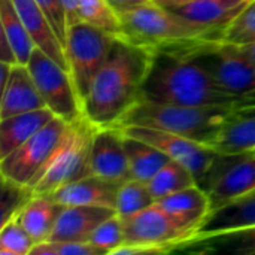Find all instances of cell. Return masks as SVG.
<instances>
[{
	"label": "cell",
	"instance_id": "29",
	"mask_svg": "<svg viewBox=\"0 0 255 255\" xmlns=\"http://www.w3.org/2000/svg\"><path fill=\"white\" fill-rule=\"evenodd\" d=\"M155 203L148 185L137 179H128L120 185L115 211L120 217L133 215Z\"/></svg>",
	"mask_w": 255,
	"mask_h": 255
},
{
	"label": "cell",
	"instance_id": "16",
	"mask_svg": "<svg viewBox=\"0 0 255 255\" xmlns=\"http://www.w3.org/2000/svg\"><path fill=\"white\" fill-rule=\"evenodd\" d=\"M48 108L40 96L27 64H13L6 85L1 88L0 120Z\"/></svg>",
	"mask_w": 255,
	"mask_h": 255
},
{
	"label": "cell",
	"instance_id": "7",
	"mask_svg": "<svg viewBox=\"0 0 255 255\" xmlns=\"http://www.w3.org/2000/svg\"><path fill=\"white\" fill-rule=\"evenodd\" d=\"M120 36L103 28L79 21L67 28L66 55L81 106L84 105L91 84L108 60Z\"/></svg>",
	"mask_w": 255,
	"mask_h": 255
},
{
	"label": "cell",
	"instance_id": "30",
	"mask_svg": "<svg viewBox=\"0 0 255 255\" xmlns=\"http://www.w3.org/2000/svg\"><path fill=\"white\" fill-rule=\"evenodd\" d=\"M221 39L236 45L255 43V0H251L224 27Z\"/></svg>",
	"mask_w": 255,
	"mask_h": 255
},
{
	"label": "cell",
	"instance_id": "19",
	"mask_svg": "<svg viewBox=\"0 0 255 255\" xmlns=\"http://www.w3.org/2000/svg\"><path fill=\"white\" fill-rule=\"evenodd\" d=\"M155 203L163 211H166L181 227L193 232L194 236L203 218L211 212L209 196L197 184L175 194L166 196Z\"/></svg>",
	"mask_w": 255,
	"mask_h": 255
},
{
	"label": "cell",
	"instance_id": "40",
	"mask_svg": "<svg viewBox=\"0 0 255 255\" xmlns=\"http://www.w3.org/2000/svg\"><path fill=\"white\" fill-rule=\"evenodd\" d=\"M152 1H155V3H158L167 9H178V7H181V6H184L193 0H152Z\"/></svg>",
	"mask_w": 255,
	"mask_h": 255
},
{
	"label": "cell",
	"instance_id": "3",
	"mask_svg": "<svg viewBox=\"0 0 255 255\" xmlns=\"http://www.w3.org/2000/svg\"><path fill=\"white\" fill-rule=\"evenodd\" d=\"M255 109V100L235 105H172L139 100L123 118V126H145L176 133L199 143L209 145L236 118Z\"/></svg>",
	"mask_w": 255,
	"mask_h": 255
},
{
	"label": "cell",
	"instance_id": "26",
	"mask_svg": "<svg viewBox=\"0 0 255 255\" xmlns=\"http://www.w3.org/2000/svg\"><path fill=\"white\" fill-rule=\"evenodd\" d=\"M211 146L223 154L255 151V109L232 121Z\"/></svg>",
	"mask_w": 255,
	"mask_h": 255
},
{
	"label": "cell",
	"instance_id": "18",
	"mask_svg": "<svg viewBox=\"0 0 255 255\" xmlns=\"http://www.w3.org/2000/svg\"><path fill=\"white\" fill-rule=\"evenodd\" d=\"M173 253L197 255H255V226L194 238L179 244Z\"/></svg>",
	"mask_w": 255,
	"mask_h": 255
},
{
	"label": "cell",
	"instance_id": "37",
	"mask_svg": "<svg viewBox=\"0 0 255 255\" xmlns=\"http://www.w3.org/2000/svg\"><path fill=\"white\" fill-rule=\"evenodd\" d=\"M64 10H66V19H67V28L76 22L81 21L79 16V0H61Z\"/></svg>",
	"mask_w": 255,
	"mask_h": 255
},
{
	"label": "cell",
	"instance_id": "15",
	"mask_svg": "<svg viewBox=\"0 0 255 255\" xmlns=\"http://www.w3.org/2000/svg\"><path fill=\"white\" fill-rule=\"evenodd\" d=\"M114 215H117V211L111 208L63 206L48 241L88 242L91 233Z\"/></svg>",
	"mask_w": 255,
	"mask_h": 255
},
{
	"label": "cell",
	"instance_id": "13",
	"mask_svg": "<svg viewBox=\"0 0 255 255\" xmlns=\"http://www.w3.org/2000/svg\"><path fill=\"white\" fill-rule=\"evenodd\" d=\"M90 175L118 184L131 179L123 133L118 127L96 128L91 143Z\"/></svg>",
	"mask_w": 255,
	"mask_h": 255
},
{
	"label": "cell",
	"instance_id": "33",
	"mask_svg": "<svg viewBox=\"0 0 255 255\" xmlns=\"http://www.w3.org/2000/svg\"><path fill=\"white\" fill-rule=\"evenodd\" d=\"M126 241L124 238V226L121 217L117 214L111 217L109 220L103 221L90 236L88 242L97 248H100L105 255H109V253L120 245H123Z\"/></svg>",
	"mask_w": 255,
	"mask_h": 255
},
{
	"label": "cell",
	"instance_id": "39",
	"mask_svg": "<svg viewBox=\"0 0 255 255\" xmlns=\"http://www.w3.org/2000/svg\"><path fill=\"white\" fill-rule=\"evenodd\" d=\"M148 0H109V3L117 9L118 13L124 12V10H128L134 6H139L142 3H145Z\"/></svg>",
	"mask_w": 255,
	"mask_h": 255
},
{
	"label": "cell",
	"instance_id": "10",
	"mask_svg": "<svg viewBox=\"0 0 255 255\" xmlns=\"http://www.w3.org/2000/svg\"><path fill=\"white\" fill-rule=\"evenodd\" d=\"M27 67L46 106L55 117L67 123H75L84 117L69 70L37 46L30 57Z\"/></svg>",
	"mask_w": 255,
	"mask_h": 255
},
{
	"label": "cell",
	"instance_id": "11",
	"mask_svg": "<svg viewBox=\"0 0 255 255\" xmlns=\"http://www.w3.org/2000/svg\"><path fill=\"white\" fill-rule=\"evenodd\" d=\"M118 128L127 136H133L151 143L152 146L164 152L170 160L187 166L196 176L197 182L205 176L218 155V151L212 146L199 143L172 131L145 126H123Z\"/></svg>",
	"mask_w": 255,
	"mask_h": 255
},
{
	"label": "cell",
	"instance_id": "28",
	"mask_svg": "<svg viewBox=\"0 0 255 255\" xmlns=\"http://www.w3.org/2000/svg\"><path fill=\"white\" fill-rule=\"evenodd\" d=\"M79 16L91 25L123 37V22L109 0H79Z\"/></svg>",
	"mask_w": 255,
	"mask_h": 255
},
{
	"label": "cell",
	"instance_id": "41",
	"mask_svg": "<svg viewBox=\"0 0 255 255\" xmlns=\"http://www.w3.org/2000/svg\"><path fill=\"white\" fill-rule=\"evenodd\" d=\"M244 48V51L247 52V55L250 57L251 63L254 64L255 67V43H250V45H241Z\"/></svg>",
	"mask_w": 255,
	"mask_h": 255
},
{
	"label": "cell",
	"instance_id": "31",
	"mask_svg": "<svg viewBox=\"0 0 255 255\" xmlns=\"http://www.w3.org/2000/svg\"><path fill=\"white\" fill-rule=\"evenodd\" d=\"M34 242L18 218H12L0 230V255H30Z\"/></svg>",
	"mask_w": 255,
	"mask_h": 255
},
{
	"label": "cell",
	"instance_id": "9",
	"mask_svg": "<svg viewBox=\"0 0 255 255\" xmlns=\"http://www.w3.org/2000/svg\"><path fill=\"white\" fill-rule=\"evenodd\" d=\"M209 196L211 211L255 190V151L218 152L209 170L197 182Z\"/></svg>",
	"mask_w": 255,
	"mask_h": 255
},
{
	"label": "cell",
	"instance_id": "21",
	"mask_svg": "<svg viewBox=\"0 0 255 255\" xmlns=\"http://www.w3.org/2000/svg\"><path fill=\"white\" fill-rule=\"evenodd\" d=\"M251 0H193L172 10L223 36L224 27Z\"/></svg>",
	"mask_w": 255,
	"mask_h": 255
},
{
	"label": "cell",
	"instance_id": "20",
	"mask_svg": "<svg viewBox=\"0 0 255 255\" xmlns=\"http://www.w3.org/2000/svg\"><path fill=\"white\" fill-rule=\"evenodd\" d=\"M255 226V190L241 196L224 206L211 211L199 226L194 238L247 229ZM193 238V239H194Z\"/></svg>",
	"mask_w": 255,
	"mask_h": 255
},
{
	"label": "cell",
	"instance_id": "4",
	"mask_svg": "<svg viewBox=\"0 0 255 255\" xmlns=\"http://www.w3.org/2000/svg\"><path fill=\"white\" fill-rule=\"evenodd\" d=\"M120 18L123 37L151 49L184 40L223 37L220 33L205 28L152 0L121 12Z\"/></svg>",
	"mask_w": 255,
	"mask_h": 255
},
{
	"label": "cell",
	"instance_id": "24",
	"mask_svg": "<svg viewBox=\"0 0 255 255\" xmlns=\"http://www.w3.org/2000/svg\"><path fill=\"white\" fill-rule=\"evenodd\" d=\"M124 149L133 179L148 182L170 158L151 143L123 133Z\"/></svg>",
	"mask_w": 255,
	"mask_h": 255
},
{
	"label": "cell",
	"instance_id": "12",
	"mask_svg": "<svg viewBox=\"0 0 255 255\" xmlns=\"http://www.w3.org/2000/svg\"><path fill=\"white\" fill-rule=\"evenodd\" d=\"M124 226V244H148L164 245L173 250L194 238V233L181 227L166 211L157 203L136 212L133 215L121 217Z\"/></svg>",
	"mask_w": 255,
	"mask_h": 255
},
{
	"label": "cell",
	"instance_id": "27",
	"mask_svg": "<svg viewBox=\"0 0 255 255\" xmlns=\"http://www.w3.org/2000/svg\"><path fill=\"white\" fill-rule=\"evenodd\" d=\"M194 184H197V181H196V176L193 175V172L187 166H184L175 160H169L146 182L155 202L166 196H170L181 190H185Z\"/></svg>",
	"mask_w": 255,
	"mask_h": 255
},
{
	"label": "cell",
	"instance_id": "35",
	"mask_svg": "<svg viewBox=\"0 0 255 255\" xmlns=\"http://www.w3.org/2000/svg\"><path fill=\"white\" fill-rule=\"evenodd\" d=\"M37 4L43 9L46 18L49 19L54 31L57 33L60 42L66 49V39H67V19L66 10L61 0H36Z\"/></svg>",
	"mask_w": 255,
	"mask_h": 255
},
{
	"label": "cell",
	"instance_id": "17",
	"mask_svg": "<svg viewBox=\"0 0 255 255\" xmlns=\"http://www.w3.org/2000/svg\"><path fill=\"white\" fill-rule=\"evenodd\" d=\"M21 21L28 30L33 42L39 49L48 54L60 66L69 70L67 55L63 43L60 42L57 33L54 31L49 19L46 18L43 9L37 4L36 0H12Z\"/></svg>",
	"mask_w": 255,
	"mask_h": 255
},
{
	"label": "cell",
	"instance_id": "1",
	"mask_svg": "<svg viewBox=\"0 0 255 255\" xmlns=\"http://www.w3.org/2000/svg\"><path fill=\"white\" fill-rule=\"evenodd\" d=\"M190 42L167 43L152 49L140 100L193 106L235 105L250 100L223 91L208 69L191 54Z\"/></svg>",
	"mask_w": 255,
	"mask_h": 255
},
{
	"label": "cell",
	"instance_id": "34",
	"mask_svg": "<svg viewBox=\"0 0 255 255\" xmlns=\"http://www.w3.org/2000/svg\"><path fill=\"white\" fill-rule=\"evenodd\" d=\"M30 255H105V253L90 242L46 241L34 245Z\"/></svg>",
	"mask_w": 255,
	"mask_h": 255
},
{
	"label": "cell",
	"instance_id": "8",
	"mask_svg": "<svg viewBox=\"0 0 255 255\" xmlns=\"http://www.w3.org/2000/svg\"><path fill=\"white\" fill-rule=\"evenodd\" d=\"M70 123L54 117L43 128L0 160L1 178L31 188L67 134Z\"/></svg>",
	"mask_w": 255,
	"mask_h": 255
},
{
	"label": "cell",
	"instance_id": "38",
	"mask_svg": "<svg viewBox=\"0 0 255 255\" xmlns=\"http://www.w3.org/2000/svg\"><path fill=\"white\" fill-rule=\"evenodd\" d=\"M0 60L3 63H10V64H18L16 61V57H15V52L9 43V40L6 39V36L1 33V37H0Z\"/></svg>",
	"mask_w": 255,
	"mask_h": 255
},
{
	"label": "cell",
	"instance_id": "14",
	"mask_svg": "<svg viewBox=\"0 0 255 255\" xmlns=\"http://www.w3.org/2000/svg\"><path fill=\"white\" fill-rule=\"evenodd\" d=\"M120 185L118 182L96 175H87L60 187L49 196L63 206H100L115 209Z\"/></svg>",
	"mask_w": 255,
	"mask_h": 255
},
{
	"label": "cell",
	"instance_id": "2",
	"mask_svg": "<svg viewBox=\"0 0 255 255\" xmlns=\"http://www.w3.org/2000/svg\"><path fill=\"white\" fill-rule=\"evenodd\" d=\"M151 57V48L126 37L117 39L82 105V114L93 126L97 128L120 126L140 100Z\"/></svg>",
	"mask_w": 255,
	"mask_h": 255
},
{
	"label": "cell",
	"instance_id": "25",
	"mask_svg": "<svg viewBox=\"0 0 255 255\" xmlns=\"http://www.w3.org/2000/svg\"><path fill=\"white\" fill-rule=\"evenodd\" d=\"M0 27L15 52L18 64H27L36 49V43L21 21L12 0H0Z\"/></svg>",
	"mask_w": 255,
	"mask_h": 255
},
{
	"label": "cell",
	"instance_id": "36",
	"mask_svg": "<svg viewBox=\"0 0 255 255\" xmlns=\"http://www.w3.org/2000/svg\"><path fill=\"white\" fill-rule=\"evenodd\" d=\"M160 255L172 254L170 247L164 245H148V244H123L112 250L109 255Z\"/></svg>",
	"mask_w": 255,
	"mask_h": 255
},
{
	"label": "cell",
	"instance_id": "6",
	"mask_svg": "<svg viewBox=\"0 0 255 255\" xmlns=\"http://www.w3.org/2000/svg\"><path fill=\"white\" fill-rule=\"evenodd\" d=\"M85 117L70 123L67 134L48 161L43 172L33 182L34 194H52L60 187L90 175L91 143L96 131Z\"/></svg>",
	"mask_w": 255,
	"mask_h": 255
},
{
	"label": "cell",
	"instance_id": "5",
	"mask_svg": "<svg viewBox=\"0 0 255 255\" xmlns=\"http://www.w3.org/2000/svg\"><path fill=\"white\" fill-rule=\"evenodd\" d=\"M190 51L223 91L255 100V67L241 45L223 39H196L190 42Z\"/></svg>",
	"mask_w": 255,
	"mask_h": 255
},
{
	"label": "cell",
	"instance_id": "32",
	"mask_svg": "<svg viewBox=\"0 0 255 255\" xmlns=\"http://www.w3.org/2000/svg\"><path fill=\"white\" fill-rule=\"evenodd\" d=\"M33 196L30 187L1 178V226L16 217Z\"/></svg>",
	"mask_w": 255,
	"mask_h": 255
},
{
	"label": "cell",
	"instance_id": "22",
	"mask_svg": "<svg viewBox=\"0 0 255 255\" xmlns=\"http://www.w3.org/2000/svg\"><path fill=\"white\" fill-rule=\"evenodd\" d=\"M54 117L49 108H42L0 120V160L43 128Z\"/></svg>",
	"mask_w": 255,
	"mask_h": 255
},
{
	"label": "cell",
	"instance_id": "23",
	"mask_svg": "<svg viewBox=\"0 0 255 255\" xmlns=\"http://www.w3.org/2000/svg\"><path fill=\"white\" fill-rule=\"evenodd\" d=\"M61 209L63 205L57 203L51 196L34 194L19 211L16 218L33 242L39 245L49 239Z\"/></svg>",
	"mask_w": 255,
	"mask_h": 255
}]
</instances>
